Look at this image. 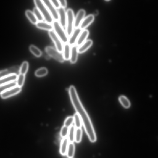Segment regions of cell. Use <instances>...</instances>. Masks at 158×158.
Listing matches in <instances>:
<instances>
[{
	"mask_svg": "<svg viewBox=\"0 0 158 158\" xmlns=\"http://www.w3.org/2000/svg\"><path fill=\"white\" fill-rule=\"evenodd\" d=\"M69 94L71 102L76 113L80 118L85 131L92 142L97 141V136L92 121L80 100L76 89L73 86H70Z\"/></svg>",
	"mask_w": 158,
	"mask_h": 158,
	"instance_id": "cell-1",
	"label": "cell"
},
{
	"mask_svg": "<svg viewBox=\"0 0 158 158\" xmlns=\"http://www.w3.org/2000/svg\"><path fill=\"white\" fill-rule=\"evenodd\" d=\"M34 3L42 14L44 19L48 23H53V19L46 5L41 0H34Z\"/></svg>",
	"mask_w": 158,
	"mask_h": 158,
	"instance_id": "cell-2",
	"label": "cell"
},
{
	"mask_svg": "<svg viewBox=\"0 0 158 158\" xmlns=\"http://www.w3.org/2000/svg\"><path fill=\"white\" fill-rule=\"evenodd\" d=\"M67 19L65 27V31L68 36L70 37L74 30L75 17L74 12L70 9L66 11Z\"/></svg>",
	"mask_w": 158,
	"mask_h": 158,
	"instance_id": "cell-3",
	"label": "cell"
},
{
	"mask_svg": "<svg viewBox=\"0 0 158 158\" xmlns=\"http://www.w3.org/2000/svg\"><path fill=\"white\" fill-rule=\"evenodd\" d=\"M52 26L54 32L64 44L68 43L69 37L59 21L54 20Z\"/></svg>",
	"mask_w": 158,
	"mask_h": 158,
	"instance_id": "cell-4",
	"label": "cell"
},
{
	"mask_svg": "<svg viewBox=\"0 0 158 158\" xmlns=\"http://www.w3.org/2000/svg\"><path fill=\"white\" fill-rule=\"evenodd\" d=\"M45 51L50 56L58 61L61 63L64 62L65 60L62 53L59 52L53 47H47L45 48Z\"/></svg>",
	"mask_w": 158,
	"mask_h": 158,
	"instance_id": "cell-5",
	"label": "cell"
},
{
	"mask_svg": "<svg viewBox=\"0 0 158 158\" xmlns=\"http://www.w3.org/2000/svg\"><path fill=\"white\" fill-rule=\"evenodd\" d=\"M48 34L54 43L56 50L61 53H62L63 45V43L53 31H49Z\"/></svg>",
	"mask_w": 158,
	"mask_h": 158,
	"instance_id": "cell-6",
	"label": "cell"
},
{
	"mask_svg": "<svg viewBox=\"0 0 158 158\" xmlns=\"http://www.w3.org/2000/svg\"><path fill=\"white\" fill-rule=\"evenodd\" d=\"M42 1L47 8L53 19L57 21L59 20L58 11L51 1L50 0H42Z\"/></svg>",
	"mask_w": 158,
	"mask_h": 158,
	"instance_id": "cell-7",
	"label": "cell"
},
{
	"mask_svg": "<svg viewBox=\"0 0 158 158\" xmlns=\"http://www.w3.org/2000/svg\"><path fill=\"white\" fill-rule=\"evenodd\" d=\"M20 67L19 66L12 67L10 68L1 71L0 73L1 79L12 75H18L19 74Z\"/></svg>",
	"mask_w": 158,
	"mask_h": 158,
	"instance_id": "cell-8",
	"label": "cell"
},
{
	"mask_svg": "<svg viewBox=\"0 0 158 158\" xmlns=\"http://www.w3.org/2000/svg\"><path fill=\"white\" fill-rule=\"evenodd\" d=\"M21 90V87L17 86L1 93V97L3 99L8 98L19 93Z\"/></svg>",
	"mask_w": 158,
	"mask_h": 158,
	"instance_id": "cell-9",
	"label": "cell"
},
{
	"mask_svg": "<svg viewBox=\"0 0 158 158\" xmlns=\"http://www.w3.org/2000/svg\"><path fill=\"white\" fill-rule=\"evenodd\" d=\"M85 14V11L83 9H80L79 11L75 18L74 28L75 29L79 28L84 18Z\"/></svg>",
	"mask_w": 158,
	"mask_h": 158,
	"instance_id": "cell-10",
	"label": "cell"
},
{
	"mask_svg": "<svg viewBox=\"0 0 158 158\" xmlns=\"http://www.w3.org/2000/svg\"><path fill=\"white\" fill-rule=\"evenodd\" d=\"M82 30L79 28L75 29L74 30L72 35L69 37L68 43L71 46H74L76 44L78 38Z\"/></svg>",
	"mask_w": 158,
	"mask_h": 158,
	"instance_id": "cell-11",
	"label": "cell"
},
{
	"mask_svg": "<svg viewBox=\"0 0 158 158\" xmlns=\"http://www.w3.org/2000/svg\"><path fill=\"white\" fill-rule=\"evenodd\" d=\"M58 11L60 23L63 28H65L67 19L66 12L65 9L61 7L58 9Z\"/></svg>",
	"mask_w": 158,
	"mask_h": 158,
	"instance_id": "cell-12",
	"label": "cell"
},
{
	"mask_svg": "<svg viewBox=\"0 0 158 158\" xmlns=\"http://www.w3.org/2000/svg\"><path fill=\"white\" fill-rule=\"evenodd\" d=\"M94 16L93 15H90L85 18L80 26L79 28L82 30L91 25L94 21Z\"/></svg>",
	"mask_w": 158,
	"mask_h": 158,
	"instance_id": "cell-13",
	"label": "cell"
},
{
	"mask_svg": "<svg viewBox=\"0 0 158 158\" xmlns=\"http://www.w3.org/2000/svg\"><path fill=\"white\" fill-rule=\"evenodd\" d=\"M71 48L72 46L68 43L65 44L63 45L62 54L65 60H70Z\"/></svg>",
	"mask_w": 158,
	"mask_h": 158,
	"instance_id": "cell-14",
	"label": "cell"
},
{
	"mask_svg": "<svg viewBox=\"0 0 158 158\" xmlns=\"http://www.w3.org/2000/svg\"><path fill=\"white\" fill-rule=\"evenodd\" d=\"M89 33V31L85 29L82 30L79 36L76 44L78 47L80 46L85 42L88 36Z\"/></svg>",
	"mask_w": 158,
	"mask_h": 158,
	"instance_id": "cell-15",
	"label": "cell"
},
{
	"mask_svg": "<svg viewBox=\"0 0 158 158\" xmlns=\"http://www.w3.org/2000/svg\"><path fill=\"white\" fill-rule=\"evenodd\" d=\"M69 143L68 138L63 139L61 143L60 149V153L61 155L64 156L66 154Z\"/></svg>",
	"mask_w": 158,
	"mask_h": 158,
	"instance_id": "cell-16",
	"label": "cell"
},
{
	"mask_svg": "<svg viewBox=\"0 0 158 158\" xmlns=\"http://www.w3.org/2000/svg\"><path fill=\"white\" fill-rule=\"evenodd\" d=\"M93 41L91 40H86L81 46L78 47L79 53L82 54L87 51L93 44Z\"/></svg>",
	"mask_w": 158,
	"mask_h": 158,
	"instance_id": "cell-17",
	"label": "cell"
},
{
	"mask_svg": "<svg viewBox=\"0 0 158 158\" xmlns=\"http://www.w3.org/2000/svg\"><path fill=\"white\" fill-rule=\"evenodd\" d=\"M36 25L39 29L49 31H53V30L52 25L46 22L38 21Z\"/></svg>",
	"mask_w": 158,
	"mask_h": 158,
	"instance_id": "cell-18",
	"label": "cell"
},
{
	"mask_svg": "<svg viewBox=\"0 0 158 158\" xmlns=\"http://www.w3.org/2000/svg\"><path fill=\"white\" fill-rule=\"evenodd\" d=\"M18 76L16 75H12L1 79V80H0V85L2 86L8 83L15 82L17 80Z\"/></svg>",
	"mask_w": 158,
	"mask_h": 158,
	"instance_id": "cell-19",
	"label": "cell"
},
{
	"mask_svg": "<svg viewBox=\"0 0 158 158\" xmlns=\"http://www.w3.org/2000/svg\"><path fill=\"white\" fill-rule=\"evenodd\" d=\"M78 47L76 45L72 46L70 61L72 63H75L77 60L78 57Z\"/></svg>",
	"mask_w": 158,
	"mask_h": 158,
	"instance_id": "cell-20",
	"label": "cell"
},
{
	"mask_svg": "<svg viewBox=\"0 0 158 158\" xmlns=\"http://www.w3.org/2000/svg\"><path fill=\"white\" fill-rule=\"evenodd\" d=\"M26 15L31 23L36 25L38 21L33 12L29 10H27L26 11Z\"/></svg>",
	"mask_w": 158,
	"mask_h": 158,
	"instance_id": "cell-21",
	"label": "cell"
},
{
	"mask_svg": "<svg viewBox=\"0 0 158 158\" xmlns=\"http://www.w3.org/2000/svg\"><path fill=\"white\" fill-rule=\"evenodd\" d=\"M75 150V147L73 142H69L68 148L66 155L68 158L73 157Z\"/></svg>",
	"mask_w": 158,
	"mask_h": 158,
	"instance_id": "cell-22",
	"label": "cell"
},
{
	"mask_svg": "<svg viewBox=\"0 0 158 158\" xmlns=\"http://www.w3.org/2000/svg\"><path fill=\"white\" fill-rule=\"evenodd\" d=\"M16 86H17L16 82H15L1 86V87H0V92H1V94L7 91V90L14 88Z\"/></svg>",
	"mask_w": 158,
	"mask_h": 158,
	"instance_id": "cell-23",
	"label": "cell"
},
{
	"mask_svg": "<svg viewBox=\"0 0 158 158\" xmlns=\"http://www.w3.org/2000/svg\"><path fill=\"white\" fill-rule=\"evenodd\" d=\"M76 128L75 126L72 125L69 128L68 138L69 142H73L75 140Z\"/></svg>",
	"mask_w": 158,
	"mask_h": 158,
	"instance_id": "cell-24",
	"label": "cell"
},
{
	"mask_svg": "<svg viewBox=\"0 0 158 158\" xmlns=\"http://www.w3.org/2000/svg\"><path fill=\"white\" fill-rule=\"evenodd\" d=\"M119 100L122 106L125 108H128L129 107L130 103L128 99L124 96H120Z\"/></svg>",
	"mask_w": 158,
	"mask_h": 158,
	"instance_id": "cell-25",
	"label": "cell"
},
{
	"mask_svg": "<svg viewBox=\"0 0 158 158\" xmlns=\"http://www.w3.org/2000/svg\"><path fill=\"white\" fill-rule=\"evenodd\" d=\"M31 52L37 57H39L42 55V52L37 47L33 45H31L29 47Z\"/></svg>",
	"mask_w": 158,
	"mask_h": 158,
	"instance_id": "cell-26",
	"label": "cell"
},
{
	"mask_svg": "<svg viewBox=\"0 0 158 158\" xmlns=\"http://www.w3.org/2000/svg\"><path fill=\"white\" fill-rule=\"evenodd\" d=\"M74 123L76 128H80L83 125L82 120L79 115L76 113L74 115Z\"/></svg>",
	"mask_w": 158,
	"mask_h": 158,
	"instance_id": "cell-27",
	"label": "cell"
},
{
	"mask_svg": "<svg viewBox=\"0 0 158 158\" xmlns=\"http://www.w3.org/2000/svg\"><path fill=\"white\" fill-rule=\"evenodd\" d=\"M83 131L81 128H76L75 141L77 143H80L82 140Z\"/></svg>",
	"mask_w": 158,
	"mask_h": 158,
	"instance_id": "cell-28",
	"label": "cell"
},
{
	"mask_svg": "<svg viewBox=\"0 0 158 158\" xmlns=\"http://www.w3.org/2000/svg\"><path fill=\"white\" fill-rule=\"evenodd\" d=\"M29 66L28 62L26 61H24L20 67L19 74L25 75L28 71Z\"/></svg>",
	"mask_w": 158,
	"mask_h": 158,
	"instance_id": "cell-29",
	"label": "cell"
},
{
	"mask_svg": "<svg viewBox=\"0 0 158 158\" xmlns=\"http://www.w3.org/2000/svg\"><path fill=\"white\" fill-rule=\"evenodd\" d=\"M48 73V71L46 68L42 67L37 70L35 75L37 77H42L46 76Z\"/></svg>",
	"mask_w": 158,
	"mask_h": 158,
	"instance_id": "cell-30",
	"label": "cell"
},
{
	"mask_svg": "<svg viewBox=\"0 0 158 158\" xmlns=\"http://www.w3.org/2000/svg\"><path fill=\"white\" fill-rule=\"evenodd\" d=\"M25 78V75H24L19 74L18 75L16 82L17 86L21 88L23 86Z\"/></svg>",
	"mask_w": 158,
	"mask_h": 158,
	"instance_id": "cell-31",
	"label": "cell"
},
{
	"mask_svg": "<svg viewBox=\"0 0 158 158\" xmlns=\"http://www.w3.org/2000/svg\"><path fill=\"white\" fill-rule=\"evenodd\" d=\"M69 128L64 125L61 129L60 135L63 139L67 138L68 135Z\"/></svg>",
	"mask_w": 158,
	"mask_h": 158,
	"instance_id": "cell-32",
	"label": "cell"
},
{
	"mask_svg": "<svg viewBox=\"0 0 158 158\" xmlns=\"http://www.w3.org/2000/svg\"><path fill=\"white\" fill-rule=\"evenodd\" d=\"M33 12L35 15L38 21H43L44 18L39 10L36 7L33 9Z\"/></svg>",
	"mask_w": 158,
	"mask_h": 158,
	"instance_id": "cell-33",
	"label": "cell"
},
{
	"mask_svg": "<svg viewBox=\"0 0 158 158\" xmlns=\"http://www.w3.org/2000/svg\"><path fill=\"white\" fill-rule=\"evenodd\" d=\"M73 123H74V117H69L65 120L64 123V125L70 128L72 125Z\"/></svg>",
	"mask_w": 158,
	"mask_h": 158,
	"instance_id": "cell-34",
	"label": "cell"
},
{
	"mask_svg": "<svg viewBox=\"0 0 158 158\" xmlns=\"http://www.w3.org/2000/svg\"><path fill=\"white\" fill-rule=\"evenodd\" d=\"M50 1L56 9H58L61 7V6L58 0H51Z\"/></svg>",
	"mask_w": 158,
	"mask_h": 158,
	"instance_id": "cell-35",
	"label": "cell"
},
{
	"mask_svg": "<svg viewBox=\"0 0 158 158\" xmlns=\"http://www.w3.org/2000/svg\"><path fill=\"white\" fill-rule=\"evenodd\" d=\"M61 7L65 9L67 6V2L65 0H58Z\"/></svg>",
	"mask_w": 158,
	"mask_h": 158,
	"instance_id": "cell-36",
	"label": "cell"
},
{
	"mask_svg": "<svg viewBox=\"0 0 158 158\" xmlns=\"http://www.w3.org/2000/svg\"><path fill=\"white\" fill-rule=\"evenodd\" d=\"M106 2H110V1H105Z\"/></svg>",
	"mask_w": 158,
	"mask_h": 158,
	"instance_id": "cell-37",
	"label": "cell"
},
{
	"mask_svg": "<svg viewBox=\"0 0 158 158\" xmlns=\"http://www.w3.org/2000/svg\"><path fill=\"white\" fill-rule=\"evenodd\" d=\"M73 158V157H72V158Z\"/></svg>",
	"mask_w": 158,
	"mask_h": 158,
	"instance_id": "cell-38",
	"label": "cell"
}]
</instances>
